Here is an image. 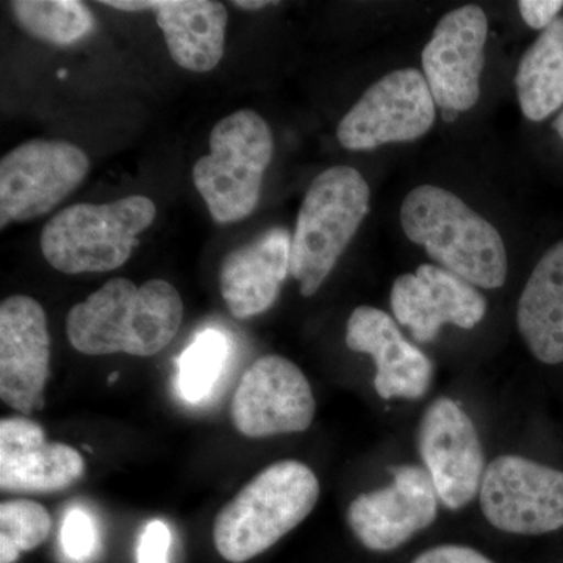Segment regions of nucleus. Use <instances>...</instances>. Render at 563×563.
<instances>
[{"label": "nucleus", "instance_id": "4468645a", "mask_svg": "<svg viewBox=\"0 0 563 563\" xmlns=\"http://www.w3.org/2000/svg\"><path fill=\"white\" fill-rule=\"evenodd\" d=\"M51 336L43 306L10 296L0 306V398L24 417L43 407Z\"/></svg>", "mask_w": 563, "mask_h": 563}, {"label": "nucleus", "instance_id": "20e7f679", "mask_svg": "<svg viewBox=\"0 0 563 563\" xmlns=\"http://www.w3.org/2000/svg\"><path fill=\"white\" fill-rule=\"evenodd\" d=\"M157 207L146 196L109 203H76L47 221L41 252L65 274L106 273L121 268L151 228Z\"/></svg>", "mask_w": 563, "mask_h": 563}, {"label": "nucleus", "instance_id": "c756f323", "mask_svg": "<svg viewBox=\"0 0 563 563\" xmlns=\"http://www.w3.org/2000/svg\"><path fill=\"white\" fill-rule=\"evenodd\" d=\"M554 131L559 133V136L563 140V111L559 114L558 120L553 122Z\"/></svg>", "mask_w": 563, "mask_h": 563}, {"label": "nucleus", "instance_id": "f257e3e1", "mask_svg": "<svg viewBox=\"0 0 563 563\" xmlns=\"http://www.w3.org/2000/svg\"><path fill=\"white\" fill-rule=\"evenodd\" d=\"M181 320L184 302L169 282L152 279L139 287L118 277L69 310L66 333L81 354L151 357L173 342Z\"/></svg>", "mask_w": 563, "mask_h": 563}, {"label": "nucleus", "instance_id": "9b49d317", "mask_svg": "<svg viewBox=\"0 0 563 563\" xmlns=\"http://www.w3.org/2000/svg\"><path fill=\"white\" fill-rule=\"evenodd\" d=\"M314 412L309 380L299 366L280 355H265L252 363L231 406L233 426L250 439L307 431Z\"/></svg>", "mask_w": 563, "mask_h": 563}, {"label": "nucleus", "instance_id": "f8f14e48", "mask_svg": "<svg viewBox=\"0 0 563 563\" xmlns=\"http://www.w3.org/2000/svg\"><path fill=\"white\" fill-rule=\"evenodd\" d=\"M418 450L444 506L462 509L481 490L485 457L479 433L453 399H437L426 410Z\"/></svg>", "mask_w": 563, "mask_h": 563}, {"label": "nucleus", "instance_id": "6e6552de", "mask_svg": "<svg viewBox=\"0 0 563 563\" xmlns=\"http://www.w3.org/2000/svg\"><path fill=\"white\" fill-rule=\"evenodd\" d=\"M488 523L517 536L563 528V472L520 455H501L485 468L479 490Z\"/></svg>", "mask_w": 563, "mask_h": 563}, {"label": "nucleus", "instance_id": "393cba45", "mask_svg": "<svg viewBox=\"0 0 563 563\" xmlns=\"http://www.w3.org/2000/svg\"><path fill=\"white\" fill-rule=\"evenodd\" d=\"M63 553L73 562L81 563L92 559L99 548V532L96 521L84 509L66 514L60 531Z\"/></svg>", "mask_w": 563, "mask_h": 563}, {"label": "nucleus", "instance_id": "39448f33", "mask_svg": "<svg viewBox=\"0 0 563 563\" xmlns=\"http://www.w3.org/2000/svg\"><path fill=\"white\" fill-rule=\"evenodd\" d=\"M369 187L357 169L333 166L303 196L291 240L290 274L310 298L335 268L369 210Z\"/></svg>", "mask_w": 563, "mask_h": 563}, {"label": "nucleus", "instance_id": "cd10ccee", "mask_svg": "<svg viewBox=\"0 0 563 563\" xmlns=\"http://www.w3.org/2000/svg\"><path fill=\"white\" fill-rule=\"evenodd\" d=\"M518 7L529 27L544 31L558 20V14L563 9V0H521Z\"/></svg>", "mask_w": 563, "mask_h": 563}, {"label": "nucleus", "instance_id": "412c9836", "mask_svg": "<svg viewBox=\"0 0 563 563\" xmlns=\"http://www.w3.org/2000/svg\"><path fill=\"white\" fill-rule=\"evenodd\" d=\"M518 101L528 120L543 121L563 106V18L540 33L518 66Z\"/></svg>", "mask_w": 563, "mask_h": 563}, {"label": "nucleus", "instance_id": "7c9ffc66", "mask_svg": "<svg viewBox=\"0 0 563 563\" xmlns=\"http://www.w3.org/2000/svg\"><path fill=\"white\" fill-rule=\"evenodd\" d=\"M117 379H118V373L111 374V376H110V384L113 383V380H117Z\"/></svg>", "mask_w": 563, "mask_h": 563}, {"label": "nucleus", "instance_id": "5701e85b", "mask_svg": "<svg viewBox=\"0 0 563 563\" xmlns=\"http://www.w3.org/2000/svg\"><path fill=\"white\" fill-rule=\"evenodd\" d=\"M229 340L217 329L199 332L190 346L181 352L177 387L188 402H201L213 390L224 372Z\"/></svg>", "mask_w": 563, "mask_h": 563}, {"label": "nucleus", "instance_id": "6ab92c4d", "mask_svg": "<svg viewBox=\"0 0 563 563\" xmlns=\"http://www.w3.org/2000/svg\"><path fill=\"white\" fill-rule=\"evenodd\" d=\"M173 60L192 73H209L220 65L225 47L228 10L211 0H152Z\"/></svg>", "mask_w": 563, "mask_h": 563}, {"label": "nucleus", "instance_id": "aec40b11", "mask_svg": "<svg viewBox=\"0 0 563 563\" xmlns=\"http://www.w3.org/2000/svg\"><path fill=\"white\" fill-rule=\"evenodd\" d=\"M517 322L533 357L547 365L563 362V240L533 268L518 301Z\"/></svg>", "mask_w": 563, "mask_h": 563}, {"label": "nucleus", "instance_id": "2eb2a0df", "mask_svg": "<svg viewBox=\"0 0 563 563\" xmlns=\"http://www.w3.org/2000/svg\"><path fill=\"white\" fill-rule=\"evenodd\" d=\"M391 309L418 343H431L444 324L473 329L487 313V301L474 285L435 265L402 274L391 288Z\"/></svg>", "mask_w": 563, "mask_h": 563}, {"label": "nucleus", "instance_id": "0eeeda50", "mask_svg": "<svg viewBox=\"0 0 563 563\" xmlns=\"http://www.w3.org/2000/svg\"><path fill=\"white\" fill-rule=\"evenodd\" d=\"M90 158L65 140H32L0 161V229L49 213L84 184Z\"/></svg>", "mask_w": 563, "mask_h": 563}, {"label": "nucleus", "instance_id": "a211bd4d", "mask_svg": "<svg viewBox=\"0 0 563 563\" xmlns=\"http://www.w3.org/2000/svg\"><path fill=\"white\" fill-rule=\"evenodd\" d=\"M291 240L287 229H268L224 258L220 287L232 317L246 320L272 309L290 273Z\"/></svg>", "mask_w": 563, "mask_h": 563}, {"label": "nucleus", "instance_id": "f3484780", "mask_svg": "<svg viewBox=\"0 0 563 563\" xmlns=\"http://www.w3.org/2000/svg\"><path fill=\"white\" fill-rule=\"evenodd\" d=\"M346 344L376 362L374 388L380 398L420 399L431 387L432 362L404 339L395 320L383 310L357 307L347 320Z\"/></svg>", "mask_w": 563, "mask_h": 563}, {"label": "nucleus", "instance_id": "4be33fe9", "mask_svg": "<svg viewBox=\"0 0 563 563\" xmlns=\"http://www.w3.org/2000/svg\"><path fill=\"white\" fill-rule=\"evenodd\" d=\"M10 7L22 31L57 46L87 38L96 27L95 14L79 0H16Z\"/></svg>", "mask_w": 563, "mask_h": 563}, {"label": "nucleus", "instance_id": "b1692460", "mask_svg": "<svg viewBox=\"0 0 563 563\" xmlns=\"http://www.w3.org/2000/svg\"><path fill=\"white\" fill-rule=\"evenodd\" d=\"M52 531L46 507L31 499L0 504V563H16L22 553L36 550Z\"/></svg>", "mask_w": 563, "mask_h": 563}, {"label": "nucleus", "instance_id": "f03ea898", "mask_svg": "<svg viewBox=\"0 0 563 563\" xmlns=\"http://www.w3.org/2000/svg\"><path fill=\"white\" fill-rule=\"evenodd\" d=\"M401 224L407 239L429 257L476 287H503L507 251L495 228L454 192L421 185L404 199Z\"/></svg>", "mask_w": 563, "mask_h": 563}, {"label": "nucleus", "instance_id": "423d86ee", "mask_svg": "<svg viewBox=\"0 0 563 563\" xmlns=\"http://www.w3.org/2000/svg\"><path fill=\"white\" fill-rule=\"evenodd\" d=\"M210 154L192 166L196 190L218 224L250 218L261 201L263 176L273 161L268 122L254 110H239L217 122Z\"/></svg>", "mask_w": 563, "mask_h": 563}, {"label": "nucleus", "instance_id": "a878e982", "mask_svg": "<svg viewBox=\"0 0 563 563\" xmlns=\"http://www.w3.org/2000/svg\"><path fill=\"white\" fill-rule=\"evenodd\" d=\"M173 536L169 526L162 520H152L141 533L136 558L139 563H169Z\"/></svg>", "mask_w": 563, "mask_h": 563}, {"label": "nucleus", "instance_id": "c85d7f7f", "mask_svg": "<svg viewBox=\"0 0 563 563\" xmlns=\"http://www.w3.org/2000/svg\"><path fill=\"white\" fill-rule=\"evenodd\" d=\"M232 5L236 7V9L240 10L257 11L265 9V7L276 5V2H268V0H262V2H251V0H242V2H239V0H235V2H232Z\"/></svg>", "mask_w": 563, "mask_h": 563}, {"label": "nucleus", "instance_id": "9d476101", "mask_svg": "<svg viewBox=\"0 0 563 563\" xmlns=\"http://www.w3.org/2000/svg\"><path fill=\"white\" fill-rule=\"evenodd\" d=\"M488 21L477 5L450 11L437 24L422 51V70L444 121L472 110L479 101Z\"/></svg>", "mask_w": 563, "mask_h": 563}, {"label": "nucleus", "instance_id": "7ed1b4c3", "mask_svg": "<svg viewBox=\"0 0 563 563\" xmlns=\"http://www.w3.org/2000/svg\"><path fill=\"white\" fill-rule=\"evenodd\" d=\"M320 483L309 466L273 463L244 485L214 521L213 540L222 559L244 563L274 547L312 514Z\"/></svg>", "mask_w": 563, "mask_h": 563}, {"label": "nucleus", "instance_id": "1a4fd4ad", "mask_svg": "<svg viewBox=\"0 0 563 563\" xmlns=\"http://www.w3.org/2000/svg\"><path fill=\"white\" fill-rule=\"evenodd\" d=\"M435 106L424 74L413 68L393 70L344 114L336 136L350 151L415 141L431 131Z\"/></svg>", "mask_w": 563, "mask_h": 563}, {"label": "nucleus", "instance_id": "ddd939ff", "mask_svg": "<svg viewBox=\"0 0 563 563\" xmlns=\"http://www.w3.org/2000/svg\"><path fill=\"white\" fill-rule=\"evenodd\" d=\"M393 483L380 490L357 496L347 509V525L363 547L391 551L437 518L435 487L428 470L402 465L391 470Z\"/></svg>", "mask_w": 563, "mask_h": 563}, {"label": "nucleus", "instance_id": "dca6fc26", "mask_svg": "<svg viewBox=\"0 0 563 563\" xmlns=\"http://www.w3.org/2000/svg\"><path fill=\"white\" fill-rule=\"evenodd\" d=\"M85 472L79 451L52 443L38 422L24 415L0 421V488L9 493H55Z\"/></svg>", "mask_w": 563, "mask_h": 563}, {"label": "nucleus", "instance_id": "bb28decb", "mask_svg": "<svg viewBox=\"0 0 563 563\" xmlns=\"http://www.w3.org/2000/svg\"><path fill=\"white\" fill-rule=\"evenodd\" d=\"M412 563H495L473 548L442 544L418 555Z\"/></svg>", "mask_w": 563, "mask_h": 563}]
</instances>
